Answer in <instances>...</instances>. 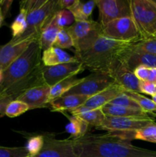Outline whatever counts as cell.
I'll use <instances>...</instances> for the list:
<instances>
[{
  "label": "cell",
  "mask_w": 156,
  "mask_h": 157,
  "mask_svg": "<svg viewBox=\"0 0 156 157\" xmlns=\"http://www.w3.org/2000/svg\"><path fill=\"white\" fill-rule=\"evenodd\" d=\"M132 44L115 41L102 35L85 52H74V57L85 70L111 75Z\"/></svg>",
  "instance_id": "3957f363"
},
{
  "label": "cell",
  "mask_w": 156,
  "mask_h": 157,
  "mask_svg": "<svg viewBox=\"0 0 156 157\" xmlns=\"http://www.w3.org/2000/svg\"><path fill=\"white\" fill-rule=\"evenodd\" d=\"M110 75L114 79L115 83L120 86L123 90L140 93V81L136 78L134 73L128 70L121 61Z\"/></svg>",
  "instance_id": "2e32d148"
},
{
  "label": "cell",
  "mask_w": 156,
  "mask_h": 157,
  "mask_svg": "<svg viewBox=\"0 0 156 157\" xmlns=\"http://www.w3.org/2000/svg\"><path fill=\"white\" fill-rule=\"evenodd\" d=\"M76 0H58V5L60 10L61 9H70L74 5Z\"/></svg>",
  "instance_id": "f35d334b"
},
{
  "label": "cell",
  "mask_w": 156,
  "mask_h": 157,
  "mask_svg": "<svg viewBox=\"0 0 156 157\" xmlns=\"http://www.w3.org/2000/svg\"><path fill=\"white\" fill-rule=\"evenodd\" d=\"M57 24L61 29L68 28L75 22L74 17L73 14L68 9H61L59 10L54 15Z\"/></svg>",
  "instance_id": "d6a6232c"
},
{
  "label": "cell",
  "mask_w": 156,
  "mask_h": 157,
  "mask_svg": "<svg viewBox=\"0 0 156 157\" xmlns=\"http://www.w3.org/2000/svg\"><path fill=\"white\" fill-rule=\"evenodd\" d=\"M111 104H115V105L122 106V107H129V108L134 109H141L140 107L138 105L136 101H133L132 98H130L128 95L125 94V93L122 92L119 95H118L115 99H113L111 102L110 103ZM142 110V109H141Z\"/></svg>",
  "instance_id": "e575fe53"
},
{
  "label": "cell",
  "mask_w": 156,
  "mask_h": 157,
  "mask_svg": "<svg viewBox=\"0 0 156 157\" xmlns=\"http://www.w3.org/2000/svg\"><path fill=\"white\" fill-rule=\"evenodd\" d=\"M116 84L110 75L102 72H92L88 76L83 78L82 81L72 87L63 96L71 94L84 95L88 98L97 94Z\"/></svg>",
  "instance_id": "9c48e42d"
},
{
  "label": "cell",
  "mask_w": 156,
  "mask_h": 157,
  "mask_svg": "<svg viewBox=\"0 0 156 157\" xmlns=\"http://www.w3.org/2000/svg\"><path fill=\"white\" fill-rule=\"evenodd\" d=\"M89 124L79 117L71 115L69 117V123L66 127L67 133L71 134L73 139L83 137L87 134Z\"/></svg>",
  "instance_id": "d4e9b609"
},
{
  "label": "cell",
  "mask_w": 156,
  "mask_h": 157,
  "mask_svg": "<svg viewBox=\"0 0 156 157\" xmlns=\"http://www.w3.org/2000/svg\"><path fill=\"white\" fill-rule=\"evenodd\" d=\"M59 10L58 1L46 0L42 6L28 13L25 31L21 36L17 38H12V40L21 41L28 38L39 39L43 29Z\"/></svg>",
  "instance_id": "5b68a950"
},
{
  "label": "cell",
  "mask_w": 156,
  "mask_h": 157,
  "mask_svg": "<svg viewBox=\"0 0 156 157\" xmlns=\"http://www.w3.org/2000/svg\"><path fill=\"white\" fill-rule=\"evenodd\" d=\"M2 78H3V71H0V84H1L2 81Z\"/></svg>",
  "instance_id": "b9f144b4"
},
{
  "label": "cell",
  "mask_w": 156,
  "mask_h": 157,
  "mask_svg": "<svg viewBox=\"0 0 156 157\" xmlns=\"http://www.w3.org/2000/svg\"><path fill=\"white\" fill-rule=\"evenodd\" d=\"M121 62L129 71H133L139 66L156 67V55L136 51L132 44L122 55Z\"/></svg>",
  "instance_id": "9a60e30c"
},
{
  "label": "cell",
  "mask_w": 156,
  "mask_h": 157,
  "mask_svg": "<svg viewBox=\"0 0 156 157\" xmlns=\"http://www.w3.org/2000/svg\"><path fill=\"white\" fill-rule=\"evenodd\" d=\"M155 124L152 118L147 117H122L106 116L103 122L98 130H107L109 133L122 135L129 140H135L137 130Z\"/></svg>",
  "instance_id": "52a82bcc"
},
{
  "label": "cell",
  "mask_w": 156,
  "mask_h": 157,
  "mask_svg": "<svg viewBox=\"0 0 156 157\" xmlns=\"http://www.w3.org/2000/svg\"><path fill=\"white\" fill-rule=\"evenodd\" d=\"M151 100H152V101H153V102H154V104H156V94H154V96H152V97H151Z\"/></svg>",
  "instance_id": "7bdbcfd3"
},
{
  "label": "cell",
  "mask_w": 156,
  "mask_h": 157,
  "mask_svg": "<svg viewBox=\"0 0 156 157\" xmlns=\"http://www.w3.org/2000/svg\"><path fill=\"white\" fill-rule=\"evenodd\" d=\"M43 67L39 39H35L3 71L0 94L12 97L16 100L25 90L45 84L42 78Z\"/></svg>",
  "instance_id": "6da1fadb"
},
{
  "label": "cell",
  "mask_w": 156,
  "mask_h": 157,
  "mask_svg": "<svg viewBox=\"0 0 156 157\" xmlns=\"http://www.w3.org/2000/svg\"><path fill=\"white\" fill-rule=\"evenodd\" d=\"M61 28L57 24L54 16L48 21L43 29L39 38V44L41 51H45L52 47Z\"/></svg>",
  "instance_id": "7402d4cb"
},
{
  "label": "cell",
  "mask_w": 156,
  "mask_h": 157,
  "mask_svg": "<svg viewBox=\"0 0 156 157\" xmlns=\"http://www.w3.org/2000/svg\"><path fill=\"white\" fill-rule=\"evenodd\" d=\"M14 98L10 96H5V95L0 94V117L5 116V111L7 107L8 104L11 101H14Z\"/></svg>",
  "instance_id": "74e56055"
},
{
  "label": "cell",
  "mask_w": 156,
  "mask_h": 157,
  "mask_svg": "<svg viewBox=\"0 0 156 157\" xmlns=\"http://www.w3.org/2000/svg\"><path fill=\"white\" fill-rule=\"evenodd\" d=\"M82 80L83 78H78L76 76H72L58 82V84L50 87L49 101L63 96L64 94L69 91L72 87L80 83Z\"/></svg>",
  "instance_id": "cb8c5ba5"
},
{
  "label": "cell",
  "mask_w": 156,
  "mask_h": 157,
  "mask_svg": "<svg viewBox=\"0 0 156 157\" xmlns=\"http://www.w3.org/2000/svg\"><path fill=\"white\" fill-rule=\"evenodd\" d=\"M84 70L82 64L77 61L50 67L44 66L42 70L43 81L46 85L51 87L66 78L76 76Z\"/></svg>",
  "instance_id": "7c38bea8"
},
{
  "label": "cell",
  "mask_w": 156,
  "mask_h": 157,
  "mask_svg": "<svg viewBox=\"0 0 156 157\" xmlns=\"http://www.w3.org/2000/svg\"><path fill=\"white\" fill-rule=\"evenodd\" d=\"M132 48L136 51L156 55V37L139 40L132 44Z\"/></svg>",
  "instance_id": "f1b7e54d"
},
{
  "label": "cell",
  "mask_w": 156,
  "mask_h": 157,
  "mask_svg": "<svg viewBox=\"0 0 156 157\" xmlns=\"http://www.w3.org/2000/svg\"><path fill=\"white\" fill-rule=\"evenodd\" d=\"M29 110L30 108L25 103L18 100H14L8 104L5 111V115L11 118L16 117Z\"/></svg>",
  "instance_id": "83f0119b"
},
{
  "label": "cell",
  "mask_w": 156,
  "mask_h": 157,
  "mask_svg": "<svg viewBox=\"0 0 156 157\" xmlns=\"http://www.w3.org/2000/svg\"><path fill=\"white\" fill-rule=\"evenodd\" d=\"M101 109L105 116L122 117H149L148 113H145L141 109L129 108V107L111 104H106Z\"/></svg>",
  "instance_id": "44dd1931"
},
{
  "label": "cell",
  "mask_w": 156,
  "mask_h": 157,
  "mask_svg": "<svg viewBox=\"0 0 156 157\" xmlns=\"http://www.w3.org/2000/svg\"><path fill=\"white\" fill-rule=\"evenodd\" d=\"M70 113L71 115L79 117L80 118L86 121L89 125L93 126L96 129L100 127L106 117L101 108L88 109L84 105L72 110Z\"/></svg>",
  "instance_id": "ffe728a7"
},
{
  "label": "cell",
  "mask_w": 156,
  "mask_h": 157,
  "mask_svg": "<svg viewBox=\"0 0 156 157\" xmlns=\"http://www.w3.org/2000/svg\"><path fill=\"white\" fill-rule=\"evenodd\" d=\"M41 61L44 66L50 67L64 63L73 62L76 61V59L74 56L70 55L63 49L52 46L42 52Z\"/></svg>",
  "instance_id": "d6986e66"
},
{
  "label": "cell",
  "mask_w": 156,
  "mask_h": 157,
  "mask_svg": "<svg viewBox=\"0 0 156 157\" xmlns=\"http://www.w3.org/2000/svg\"><path fill=\"white\" fill-rule=\"evenodd\" d=\"M73 140L78 157H156V151L135 147L116 133L86 134Z\"/></svg>",
  "instance_id": "7a4b0ae2"
},
{
  "label": "cell",
  "mask_w": 156,
  "mask_h": 157,
  "mask_svg": "<svg viewBox=\"0 0 156 157\" xmlns=\"http://www.w3.org/2000/svg\"><path fill=\"white\" fill-rule=\"evenodd\" d=\"M135 140H140L156 144V123L137 130L135 135Z\"/></svg>",
  "instance_id": "4dcf8cb0"
},
{
  "label": "cell",
  "mask_w": 156,
  "mask_h": 157,
  "mask_svg": "<svg viewBox=\"0 0 156 157\" xmlns=\"http://www.w3.org/2000/svg\"><path fill=\"white\" fill-rule=\"evenodd\" d=\"M27 9L20 6L19 13L10 26L12 38H18L24 33L27 27Z\"/></svg>",
  "instance_id": "4316f807"
},
{
  "label": "cell",
  "mask_w": 156,
  "mask_h": 157,
  "mask_svg": "<svg viewBox=\"0 0 156 157\" xmlns=\"http://www.w3.org/2000/svg\"><path fill=\"white\" fill-rule=\"evenodd\" d=\"M122 92L123 89L117 84H114L97 94L90 97L84 103V106L88 109L102 108L105 105L110 104L113 99H115Z\"/></svg>",
  "instance_id": "e0dca14e"
},
{
  "label": "cell",
  "mask_w": 156,
  "mask_h": 157,
  "mask_svg": "<svg viewBox=\"0 0 156 157\" xmlns=\"http://www.w3.org/2000/svg\"><path fill=\"white\" fill-rule=\"evenodd\" d=\"M5 18V14L2 10V1H0V28L2 25L3 21Z\"/></svg>",
  "instance_id": "60d3db41"
},
{
  "label": "cell",
  "mask_w": 156,
  "mask_h": 157,
  "mask_svg": "<svg viewBox=\"0 0 156 157\" xmlns=\"http://www.w3.org/2000/svg\"><path fill=\"white\" fill-rule=\"evenodd\" d=\"M96 6V1L90 0L86 2L76 0L73 6L69 9L74 17L75 21H88L90 16L93 12V9Z\"/></svg>",
  "instance_id": "603a6c76"
},
{
  "label": "cell",
  "mask_w": 156,
  "mask_h": 157,
  "mask_svg": "<svg viewBox=\"0 0 156 157\" xmlns=\"http://www.w3.org/2000/svg\"><path fill=\"white\" fill-rule=\"evenodd\" d=\"M53 46L61 49L70 48L73 46V40L66 28L61 29L58 33L57 38L54 42Z\"/></svg>",
  "instance_id": "1f68e13d"
},
{
  "label": "cell",
  "mask_w": 156,
  "mask_h": 157,
  "mask_svg": "<svg viewBox=\"0 0 156 157\" xmlns=\"http://www.w3.org/2000/svg\"><path fill=\"white\" fill-rule=\"evenodd\" d=\"M147 81L156 84V67H150Z\"/></svg>",
  "instance_id": "ab89813d"
},
{
  "label": "cell",
  "mask_w": 156,
  "mask_h": 157,
  "mask_svg": "<svg viewBox=\"0 0 156 157\" xmlns=\"http://www.w3.org/2000/svg\"><path fill=\"white\" fill-rule=\"evenodd\" d=\"M123 93L128 95L133 101H136L145 113H151L154 116H156V104L153 102L152 100L136 92L123 90Z\"/></svg>",
  "instance_id": "484cf974"
},
{
  "label": "cell",
  "mask_w": 156,
  "mask_h": 157,
  "mask_svg": "<svg viewBox=\"0 0 156 157\" xmlns=\"http://www.w3.org/2000/svg\"><path fill=\"white\" fill-rule=\"evenodd\" d=\"M149 68L150 67H147L145 66H139V67H137L133 71V73H134L136 78L140 81H147L148 76V72H149Z\"/></svg>",
  "instance_id": "8d00e7d4"
},
{
  "label": "cell",
  "mask_w": 156,
  "mask_h": 157,
  "mask_svg": "<svg viewBox=\"0 0 156 157\" xmlns=\"http://www.w3.org/2000/svg\"><path fill=\"white\" fill-rule=\"evenodd\" d=\"M44 146L37 155L31 157H78L73 138L57 140L52 135H44Z\"/></svg>",
  "instance_id": "8fae6325"
},
{
  "label": "cell",
  "mask_w": 156,
  "mask_h": 157,
  "mask_svg": "<svg viewBox=\"0 0 156 157\" xmlns=\"http://www.w3.org/2000/svg\"><path fill=\"white\" fill-rule=\"evenodd\" d=\"M0 157H29V153L25 147L0 146Z\"/></svg>",
  "instance_id": "836d02e7"
},
{
  "label": "cell",
  "mask_w": 156,
  "mask_h": 157,
  "mask_svg": "<svg viewBox=\"0 0 156 157\" xmlns=\"http://www.w3.org/2000/svg\"><path fill=\"white\" fill-rule=\"evenodd\" d=\"M44 135H34L28 139L25 148L28 152L29 157L35 156L41 151L44 146Z\"/></svg>",
  "instance_id": "f546056e"
},
{
  "label": "cell",
  "mask_w": 156,
  "mask_h": 157,
  "mask_svg": "<svg viewBox=\"0 0 156 157\" xmlns=\"http://www.w3.org/2000/svg\"><path fill=\"white\" fill-rule=\"evenodd\" d=\"M102 34L106 38L122 42L134 43L141 39L132 17L116 19L102 26Z\"/></svg>",
  "instance_id": "ba28073f"
},
{
  "label": "cell",
  "mask_w": 156,
  "mask_h": 157,
  "mask_svg": "<svg viewBox=\"0 0 156 157\" xmlns=\"http://www.w3.org/2000/svg\"><path fill=\"white\" fill-rule=\"evenodd\" d=\"M132 18L141 39L156 37V2L154 0H129Z\"/></svg>",
  "instance_id": "277c9868"
},
{
  "label": "cell",
  "mask_w": 156,
  "mask_h": 157,
  "mask_svg": "<svg viewBox=\"0 0 156 157\" xmlns=\"http://www.w3.org/2000/svg\"><path fill=\"white\" fill-rule=\"evenodd\" d=\"M50 90V87L46 84L37 86L23 92L16 100L25 103L30 110L47 107L49 104Z\"/></svg>",
  "instance_id": "5bb4252c"
},
{
  "label": "cell",
  "mask_w": 156,
  "mask_h": 157,
  "mask_svg": "<svg viewBox=\"0 0 156 157\" xmlns=\"http://www.w3.org/2000/svg\"><path fill=\"white\" fill-rule=\"evenodd\" d=\"M139 90L140 93L146 94L152 97L156 94V84L148 81H139Z\"/></svg>",
  "instance_id": "d590c367"
},
{
  "label": "cell",
  "mask_w": 156,
  "mask_h": 157,
  "mask_svg": "<svg viewBox=\"0 0 156 157\" xmlns=\"http://www.w3.org/2000/svg\"><path fill=\"white\" fill-rule=\"evenodd\" d=\"M88 98V97L84 95H65L49 101L48 105L51 107L53 111L71 112L72 110L84 105Z\"/></svg>",
  "instance_id": "ac0fdd59"
},
{
  "label": "cell",
  "mask_w": 156,
  "mask_h": 157,
  "mask_svg": "<svg viewBox=\"0 0 156 157\" xmlns=\"http://www.w3.org/2000/svg\"><path fill=\"white\" fill-rule=\"evenodd\" d=\"M73 40L74 52H83L91 48L103 35L102 26L93 20L75 21L66 28Z\"/></svg>",
  "instance_id": "8992f818"
},
{
  "label": "cell",
  "mask_w": 156,
  "mask_h": 157,
  "mask_svg": "<svg viewBox=\"0 0 156 157\" xmlns=\"http://www.w3.org/2000/svg\"><path fill=\"white\" fill-rule=\"evenodd\" d=\"M99 9V24L105 26L119 18L132 17L128 0H96Z\"/></svg>",
  "instance_id": "30bf717a"
},
{
  "label": "cell",
  "mask_w": 156,
  "mask_h": 157,
  "mask_svg": "<svg viewBox=\"0 0 156 157\" xmlns=\"http://www.w3.org/2000/svg\"><path fill=\"white\" fill-rule=\"evenodd\" d=\"M35 39L24 40L15 41L11 39L7 44H0V71H4L12 64Z\"/></svg>",
  "instance_id": "4fadbf2b"
}]
</instances>
